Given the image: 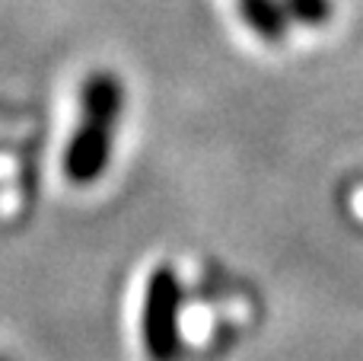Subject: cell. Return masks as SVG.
<instances>
[{
  "label": "cell",
  "mask_w": 363,
  "mask_h": 361,
  "mask_svg": "<svg viewBox=\"0 0 363 361\" xmlns=\"http://www.w3.org/2000/svg\"><path fill=\"white\" fill-rule=\"evenodd\" d=\"M115 112H118V87H115L108 77H99V80L89 87L86 96V128H83L80 141H77V153L70 160L77 179L96 176L106 160L108 151V131H112Z\"/></svg>",
  "instance_id": "obj_1"
},
{
  "label": "cell",
  "mask_w": 363,
  "mask_h": 361,
  "mask_svg": "<svg viewBox=\"0 0 363 361\" xmlns=\"http://www.w3.org/2000/svg\"><path fill=\"white\" fill-rule=\"evenodd\" d=\"M144 343L153 361H176L179 355V281L169 269H160L147 288Z\"/></svg>",
  "instance_id": "obj_2"
}]
</instances>
